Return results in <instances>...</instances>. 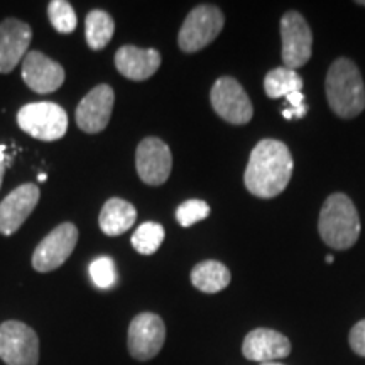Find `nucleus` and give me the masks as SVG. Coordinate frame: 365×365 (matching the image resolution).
<instances>
[{
	"instance_id": "nucleus-1",
	"label": "nucleus",
	"mask_w": 365,
	"mask_h": 365,
	"mask_svg": "<svg viewBox=\"0 0 365 365\" xmlns=\"http://www.w3.org/2000/svg\"><path fill=\"white\" fill-rule=\"evenodd\" d=\"M293 156L284 143L262 139L250 153L244 175L245 188L257 198H276L293 176Z\"/></svg>"
},
{
	"instance_id": "nucleus-2",
	"label": "nucleus",
	"mask_w": 365,
	"mask_h": 365,
	"mask_svg": "<svg viewBox=\"0 0 365 365\" xmlns=\"http://www.w3.org/2000/svg\"><path fill=\"white\" fill-rule=\"evenodd\" d=\"M328 105L340 118H355L365 108V85L357 65L346 58L331 63L325 81Z\"/></svg>"
},
{
	"instance_id": "nucleus-3",
	"label": "nucleus",
	"mask_w": 365,
	"mask_h": 365,
	"mask_svg": "<svg viewBox=\"0 0 365 365\" xmlns=\"http://www.w3.org/2000/svg\"><path fill=\"white\" fill-rule=\"evenodd\" d=\"M360 217L352 200L344 193H333L319 212L318 232L328 247L346 250L360 237Z\"/></svg>"
},
{
	"instance_id": "nucleus-4",
	"label": "nucleus",
	"mask_w": 365,
	"mask_h": 365,
	"mask_svg": "<svg viewBox=\"0 0 365 365\" xmlns=\"http://www.w3.org/2000/svg\"><path fill=\"white\" fill-rule=\"evenodd\" d=\"M17 124L34 139L53 143L66 134L68 113L54 102L27 103L17 112Z\"/></svg>"
},
{
	"instance_id": "nucleus-5",
	"label": "nucleus",
	"mask_w": 365,
	"mask_h": 365,
	"mask_svg": "<svg viewBox=\"0 0 365 365\" xmlns=\"http://www.w3.org/2000/svg\"><path fill=\"white\" fill-rule=\"evenodd\" d=\"M225 17L223 12L215 6H198L186 16L182 22L178 44L185 53H196L213 43L222 33Z\"/></svg>"
},
{
	"instance_id": "nucleus-6",
	"label": "nucleus",
	"mask_w": 365,
	"mask_h": 365,
	"mask_svg": "<svg viewBox=\"0 0 365 365\" xmlns=\"http://www.w3.org/2000/svg\"><path fill=\"white\" fill-rule=\"evenodd\" d=\"M0 359L6 365H38V333L17 319L4 322L0 325Z\"/></svg>"
},
{
	"instance_id": "nucleus-7",
	"label": "nucleus",
	"mask_w": 365,
	"mask_h": 365,
	"mask_svg": "<svg viewBox=\"0 0 365 365\" xmlns=\"http://www.w3.org/2000/svg\"><path fill=\"white\" fill-rule=\"evenodd\" d=\"M213 110L232 125H244L254 115V107L242 85L232 76H222L210 91Z\"/></svg>"
},
{
	"instance_id": "nucleus-8",
	"label": "nucleus",
	"mask_w": 365,
	"mask_h": 365,
	"mask_svg": "<svg viewBox=\"0 0 365 365\" xmlns=\"http://www.w3.org/2000/svg\"><path fill=\"white\" fill-rule=\"evenodd\" d=\"M166 340V325L156 313H139L132 319L127 333V346L130 357L148 362L161 352Z\"/></svg>"
},
{
	"instance_id": "nucleus-9",
	"label": "nucleus",
	"mask_w": 365,
	"mask_h": 365,
	"mask_svg": "<svg viewBox=\"0 0 365 365\" xmlns=\"http://www.w3.org/2000/svg\"><path fill=\"white\" fill-rule=\"evenodd\" d=\"M282 61L289 70H298L309 61L313 53V34L299 12L289 11L281 19Z\"/></svg>"
},
{
	"instance_id": "nucleus-10",
	"label": "nucleus",
	"mask_w": 365,
	"mask_h": 365,
	"mask_svg": "<svg viewBox=\"0 0 365 365\" xmlns=\"http://www.w3.org/2000/svg\"><path fill=\"white\" fill-rule=\"evenodd\" d=\"M76 242H78V228L75 223H61L39 242L33 254V267L38 272H51L61 267L75 250Z\"/></svg>"
},
{
	"instance_id": "nucleus-11",
	"label": "nucleus",
	"mask_w": 365,
	"mask_h": 365,
	"mask_svg": "<svg viewBox=\"0 0 365 365\" xmlns=\"http://www.w3.org/2000/svg\"><path fill=\"white\" fill-rule=\"evenodd\" d=\"M137 175L149 186H161L168 181L173 170L171 149L158 137H145L137 145Z\"/></svg>"
},
{
	"instance_id": "nucleus-12",
	"label": "nucleus",
	"mask_w": 365,
	"mask_h": 365,
	"mask_svg": "<svg viewBox=\"0 0 365 365\" xmlns=\"http://www.w3.org/2000/svg\"><path fill=\"white\" fill-rule=\"evenodd\" d=\"M113 102H115V93L112 86L103 83L91 88L76 107V125L86 134H98L107 129L112 117Z\"/></svg>"
},
{
	"instance_id": "nucleus-13",
	"label": "nucleus",
	"mask_w": 365,
	"mask_h": 365,
	"mask_svg": "<svg viewBox=\"0 0 365 365\" xmlns=\"http://www.w3.org/2000/svg\"><path fill=\"white\" fill-rule=\"evenodd\" d=\"M39 186L34 182H24L9 193L0 203V234H16L39 203Z\"/></svg>"
},
{
	"instance_id": "nucleus-14",
	"label": "nucleus",
	"mask_w": 365,
	"mask_h": 365,
	"mask_svg": "<svg viewBox=\"0 0 365 365\" xmlns=\"http://www.w3.org/2000/svg\"><path fill=\"white\" fill-rule=\"evenodd\" d=\"M65 68L41 51H29L22 59V80L36 93H53L65 83Z\"/></svg>"
},
{
	"instance_id": "nucleus-15",
	"label": "nucleus",
	"mask_w": 365,
	"mask_h": 365,
	"mask_svg": "<svg viewBox=\"0 0 365 365\" xmlns=\"http://www.w3.org/2000/svg\"><path fill=\"white\" fill-rule=\"evenodd\" d=\"M33 39L31 27L19 19H6L0 24V73L7 75L26 58Z\"/></svg>"
},
{
	"instance_id": "nucleus-16",
	"label": "nucleus",
	"mask_w": 365,
	"mask_h": 365,
	"mask_svg": "<svg viewBox=\"0 0 365 365\" xmlns=\"http://www.w3.org/2000/svg\"><path fill=\"white\" fill-rule=\"evenodd\" d=\"M242 354L247 360L259 364L274 362L291 354V341L282 333L271 328H255L244 339Z\"/></svg>"
},
{
	"instance_id": "nucleus-17",
	"label": "nucleus",
	"mask_w": 365,
	"mask_h": 365,
	"mask_svg": "<svg viewBox=\"0 0 365 365\" xmlns=\"http://www.w3.org/2000/svg\"><path fill=\"white\" fill-rule=\"evenodd\" d=\"M161 66V54L158 49H140L135 46H122L115 53V68L125 78L144 81L150 78Z\"/></svg>"
},
{
	"instance_id": "nucleus-18",
	"label": "nucleus",
	"mask_w": 365,
	"mask_h": 365,
	"mask_svg": "<svg viewBox=\"0 0 365 365\" xmlns=\"http://www.w3.org/2000/svg\"><path fill=\"white\" fill-rule=\"evenodd\" d=\"M137 220V210L132 203L122 198H110L102 207L98 217L100 230L108 237L125 234L134 227Z\"/></svg>"
},
{
	"instance_id": "nucleus-19",
	"label": "nucleus",
	"mask_w": 365,
	"mask_h": 365,
	"mask_svg": "<svg viewBox=\"0 0 365 365\" xmlns=\"http://www.w3.org/2000/svg\"><path fill=\"white\" fill-rule=\"evenodd\" d=\"M232 274L227 266L218 261H203L196 264L191 271V282L198 291L207 294H215L230 284Z\"/></svg>"
},
{
	"instance_id": "nucleus-20",
	"label": "nucleus",
	"mask_w": 365,
	"mask_h": 365,
	"mask_svg": "<svg viewBox=\"0 0 365 365\" xmlns=\"http://www.w3.org/2000/svg\"><path fill=\"white\" fill-rule=\"evenodd\" d=\"M113 33H115V21L110 14L100 9L88 12L85 19V38L90 49L93 51L103 49L112 41Z\"/></svg>"
},
{
	"instance_id": "nucleus-21",
	"label": "nucleus",
	"mask_w": 365,
	"mask_h": 365,
	"mask_svg": "<svg viewBox=\"0 0 365 365\" xmlns=\"http://www.w3.org/2000/svg\"><path fill=\"white\" fill-rule=\"evenodd\" d=\"M301 88H303L301 76L286 66L274 68L264 78V90L269 98H286L289 93L301 91Z\"/></svg>"
},
{
	"instance_id": "nucleus-22",
	"label": "nucleus",
	"mask_w": 365,
	"mask_h": 365,
	"mask_svg": "<svg viewBox=\"0 0 365 365\" xmlns=\"http://www.w3.org/2000/svg\"><path fill=\"white\" fill-rule=\"evenodd\" d=\"M132 247L143 255H150L161 247L164 242V228L161 223L144 222L135 228L132 235Z\"/></svg>"
},
{
	"instance_id": "nucleus-23",
	"label": "nucleus",
	"mask_w": 365,
	"mask_h": 365,
	"mask_svg": "<svg viewBox=\"0 0 365 365\" xmlns=\"http://www.w3.org/2000/svg\"><path fill=\"white\" fill-rule=\"evenodd\" d=\"M48 16L53 27L59 34L73 33L76 29V24H78L75 9L66 0H53V2H49Z\"/></svg>"
},
{
	"instance_id": "nucleus-24",
	"label": "nucleus",
	"mask_w": 365,
	"mask_h": 365,
	"mask_svg": "<svg viewBox=\"0 0 365 365\" xmlns=\"http://www.w3.org/2000/svg\"><path fill=\"white\" fill-rule=\"evenodd\" d=\"M90 277L98 289H110L117 284V267L112 257L102 255L90 264Z\"/></svg>"
},
{
	"instance_id": "nucleus-25",
	"label": "nucleus",
	"mask_w": 365,
	"mask_h": 365,
	"mask_svg": "<svg viewBox=\"0 0 365 365\" xmlns=\"http://www.w3.org/2000/svg\"><path fill=\"white\" fill-rule=\"evenodd\" d=\"M210 215V207L203 200H188L176 210V220L181 227H191Z\"/></svg>"
},
{
	"instance_id": "nucleus-26",
	"label": "nucleus",
	"mask_w": 365,
	"mask_h": 365,
	"mask_svg": "<svg viewBox=\"0 0 365 365\" xmlns=\"http://www.w3.org/2000/svg\"><path fill=\"white\" fill-rule=\"evenodd\" d=\"M349 344L355 354L365 357V319H360L357 325L350 330Z\"/></svg>"
},
{
	"instance_id": "nucleus-27",
	"label": "nucleus",
	"mask_w": 365,
	"mask_h": 365,
	"mask_svg": "<svg viewBox=\"0 0 365 365\" xmlns=\"http://www.w3.org/2000/svg\"><path fill=\"white\" fill-rule=\"evenodd\" d=\"M307 112H308V107H307V103H304L298 108H286V110H282V117H284L286 120H291L293 117L303 118L304 115H307Z\"/></svg>"
},
{
	"instance_id": "nucleus-28",
	"label": "nucleus",
	"mask_w": 365,
	"mask_h": 365,
	"mask_svg": "<svg viewBox=\"0 0 365 365\" xmlns=\"http://www.w3.org/2000/svg\"><path fill=\"white\" fill-rule=\"evenodd\" d=\"M287 102L293 105V108H298L301 105H304V95L301 91H294V93H289L286 97Z\"/></svg>"
},
{
	"instance_id": "nucleus-29",
	"label": "nucleus",
	"mask_w": 365,
	"mask_h": 365,
	"mask_svg": "<svg viewBox=\"0 0 365 365\" xmlns=\"http://www.w3.org/2000/svg\"><path fill=\"white\" fill-rule=\"evenodd\" d=\"M4 150H6V145H0V161H4L7 164V166H11V159H9L6 154H4Z\"/></svg>"
},
{
	"instance_id": "nucleus-30",
	"label": "nucleus",
	"mask_w": 365,
	"mask_h": 365,
	"mask_svg": "<svg viewBox=\"0 0 365 365\" xmlns=\"http://www.w3.org/2000/svg\"><path fill=\"white\" fill-rule=\"evenodd\" d=\"M7 170V164L4 161H0V188H2V180H4V173Z\"/></svg>"
},
{
	"instance_id": "nucleus-31",
	"label": "nucleus",
	"mask_w": 365,
	"mask_h": 365,
	"mask_svg": "<svg viewBox=\"0 0 365 365\" xmlns=\"http://www.w3.org/2000/svg\"><path fill=\"white\" fill-rule=\"evenodd\" d=\"M38 180H39V181H46V180H48V176H46L44 173H41V175L38 176Z\"/></svg>"
},
{
	"instance_id": "nucleus-32",
	"label": "nucleus",
	"mask_w": 365,
	"mask_h": 365,
	"mask_svg": "<svg viewBox=\"0 0 365 365\" xmlns=\"http://www.w3.org/2000/svg\"><path fill=\"white\" fill-rule=\"evenodd\" d=\"M259 365H284V364H281V362H266V364H259Z\"/></svg>"
},
{
	"instance_id": "nucleus-33",
	"label": "nucleus",
	"mask_w": 365,
	"mask_h": 365,
	"mask_svg": "<svg viewBox=\"0 0 365 365\" xmlns=\"http://www.w3.org/2000/svg\"><path fill=\"white\" fill-rule=\"evenodd\" d=\"M327 262H328V264H331V262H333V255H328V257H327Z\"/></svg>"
},
{
	"instance_id": "nucleus-34",
	"label": "nucleus",
	"mask_w": 365,
	"mask_h": 365,
	"mask_svg": "<svg viewBox=\"0 0 365 365\" xmlns=\"http://www.w3.org/2000/svg\"><path fill=\"white\" fill-rule=\"evenodd\" d=\"M360 4V6H364L365 7V0H362V2H359Z\"/></svg>"
}]
</instances>
